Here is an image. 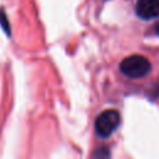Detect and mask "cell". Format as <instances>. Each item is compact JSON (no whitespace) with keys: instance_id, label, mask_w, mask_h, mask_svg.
Masks as SVG:
<instances>
[{"instance_id":"obj_2","label":"cell","mask_w":159,"mask_h":159,"mask_svg":"<svg viewBox=\"0 0 159 159\" xmlns=\"http://www.w3.org/2000/svg\"><path fill=\"white\" fill-rule=\"evenodd\" d=\"M120 124V114L116 109H107L102 112L94 120V129L96 133L102 137H109Z\"/></svg>"},{"instance_id":"obj_5","label":"cell","mask_w":159,"mask_h":159,"mask_svg":"<svg viewBox=\"0 0 159 159\" xmlns=\"http://www.w3.org/2000/svg\"><path fill=\"white\" fill-rule=\"evenodd\" d=\"M94 159H109V150L108 148H98L94 154Z\"/></svg>"},{"instance_id":"obj_3","label":"cell","mask_w":159,"mask_h":159,"mask_svg":"<svg viewBox=\"0 0 159 159\" xmlns=\"http://www.w3.org/2000/svg\"><path fill=\"white\" fill-rule=\"evenodd\" d=\"M135 14L143 20H150L159 16V0H138Z\"/></svg>"},{"instance_id":"obj_4","label":"cell","mask_w":159,"mask_h":159,"mask_svg":"<svg viewBox=\"0 0 159 159\" xmlns=\"http://www.w3.org/2000/svg\"><path fill=\"white\" fill-rule=\"evenodd\" d=\"M0 25H1L2 30L6 32V35H10V24H9L7 16L4 10H0Z\"/></svg>"},{"instance_id":"obj_1","label":"cell","mask_w":159,"mask_h":159,"mask_svg":"<svg viewBox=\"0 0 159 159\" xmlns=\"http://www.w3.org/2000/svg\"><path fill=\"white\" fill-rule=\"evenodd\" d=\"M152 65L149 60L142 55H132L125 57L120 65V72L129 78H142L150 72Z\"/></svg>"},{"instance_id":"obj_6","label":"cell","mask_w":159,"mask_h":159,"mask_svg":"<svg viewBox=\"0 0 159 159\" xmlns=\"http://www.w3.org/2000/svg\"><path fill=\"white\" fill-rule=\"evenodd\" d=\"M155 31H157V34L159 35V24H158V26H157V29H155Z\"/></svg>"}]
</instances>
